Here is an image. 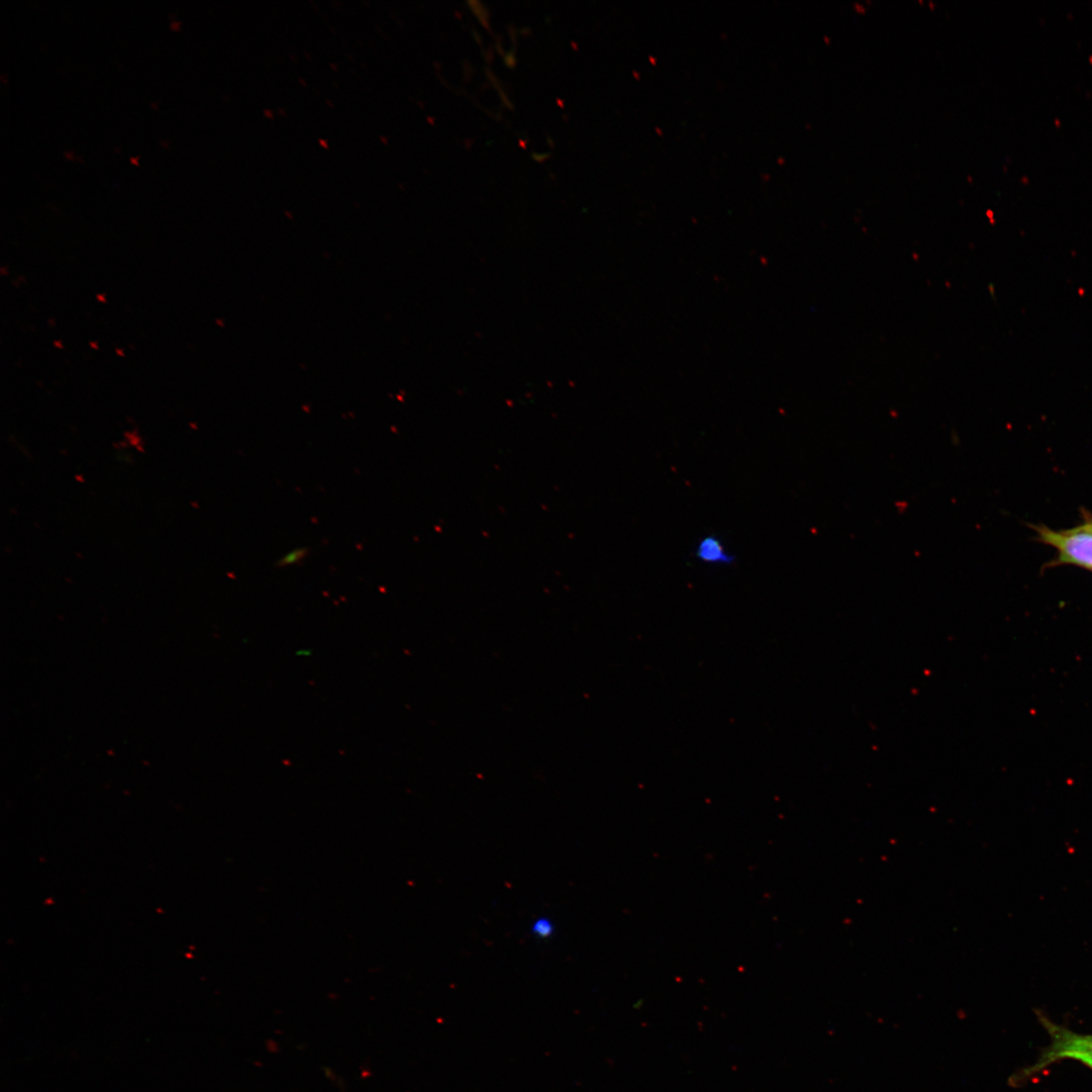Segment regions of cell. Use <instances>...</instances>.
Returning a JSON list of instances; mask_svg holds the SVG:
<instances>
[{
	"label": "cell",
	"mask_w": 1092,
	"mask_h": 1092,
	"mask_svg": "<svg viewBox=\"0 0 1092 1092\" xmlns=\"http://www.w3.org/2000/svg\"><path fill=\"white\" fill-rule=\"evenodd\" d=\"M530 932L535 938L548 939L552 937L555 932L554 922L547 916L537 917L531 923Z\"/></svg>",
	"instance_id": "obj_4"
},
{
	"label": "cell",
	"mask_w": 1092,
	"mask_h": 1092,
	"mask_svg": "<svg viewBox=\"0 0 1092 1092\" xmlns=\"http://www.w3.org/2000/svg\"><path fill=\"white\" fill-rule=\"evenodd\" d=\"M308 553L307 548H296L283 555L277 562L280 567L294 565L300 562Z\"/></svg>",
	"instance_id": "obj_5"
},
{
	"label": "cell",
	"mask_w": 1092,
	"mask_h": 1092,
	"mask_svg": "<svg viewBox=\"0 0 1092 1092\" xmlns=\"http://www.w3.org/2000/svg\"><path fill=\"white\" fill-rule=\"evenodd\" d=\"M1037 1016L1049 1034L1050 1044L1043 1049L1034 1064L1022 1069L1010 1078L1012 1085L1024 1082L1051 1064L1061 1060H1075L1092 1069V1034L1072 1031L1051 1021L1043 1014L1037 1013Z\"/></svg>",
	"instance_id": "obj_1"
},
{
	"label": "cell",
	"mask_w": 1092,
	"mask_h": 1092,
	"mask_svg": "<svg viewBox=\"0 0 1092 1092\" xmlns=\"http://www.w3.org/2000/svg\"><path fill=\"white\" fill-rule=\"evenodd\" d=\"M695 556L701 562L714 565H729L735 560V556L727 551L716 535L702 537L696 545Z\"/></svg>",
	"instance_id": "obj_3"
},
{
	"label": "cell",
	"mask_w": 1092,
	"mask_h": 1092,
	"mask_svg": "<svg viewBox=\"0 0 1092 1092\" xmlns=\"http://www.w3.org/2000/svg\"><path fill=\"white\" fill-rule=\"evenodd\" d=\"M1037 540L1054 547L1058 556L1052 565H1075L1092 571V517L1082 524L1065 530H1053L1046 526H1033Z\"/></svg>",
	"instance_id": "obj_2"
}]
</instances>
